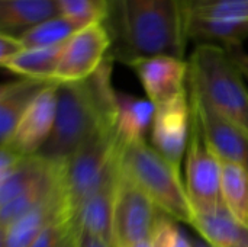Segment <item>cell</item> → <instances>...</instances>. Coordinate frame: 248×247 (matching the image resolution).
Masks as SVG:
<instances>
[{
    "label": "cell",
    "instance_id": "cell-18",
    "mask_svg": "<svg viewBox=\"0 0 248 247\" xmlns=\"http://www.w3.org/2000/svg\"><path fill=\"white\" fill-rule=\"evenodd\" d=\"M61 166L62 163L46 160L39 154L25 156L13 170L0 178V205L51 178Z\"/></svg>",
    "mask_w": 248,
    "mask_h": 247
},
{
    "label": "cell",
    "instance_id": "cell-21",
    "mask_svg": "<svg viewBox=\"0 0 248 247\" xmlns=\"http://www.w3.org/2000/svg\"><path fill=\"white\" fill-rule=\"evenodd\" d=\"M221 194L225 208L248 224V173L240 166L222 162Z\"/></svg>",
    "mask_w": 248,
    "mask_h": 247
},
{
    "label": "cell",
    "instance_id": "cell-31",
    "mask_svg": "<svg viewBox=\"0 0 248 247\" xmlns=\"http://www.w3.org/2000/svg\"><path fill=\"white\" fill-rule=\"evenodd\" d=\"M58 247H78V243H77V236H76V231L74 229H71L67 236L62 239V242L60 243Z\"/></svg>",
    "mask_w": 248,
    "mask_h": 247
},
{
    "label": "cell",
    "instance_id": "cell-28",
    "mask_svg": "<svg viewBox=\"0 0 248 247\" xmlns=\"http://www.w3.org/2000/svg\"><path fill=\"white\" fill-rule=\"evenodd\" d=\"M25 156L19 154L9 146H0V178L13 170Z\"/></svg>",
    "mask_w": 248,
    "mask_h": 247
},
{
    "label": "cell",
    "instance_id": "cell-22",
    "mask_svg": "<svg viewBox=\"0 0 248 247\" xmlns=\"http://www.w3.org/2000/svg\"><path fill=\"white\" fill-rule=\"evenodd\" d=\"M80 29H83L81 25L60 15L39 23L19 38L25 48H54L65 45Z\"/></svg>",
    "mask_w": 248,
    "mask_h": 247
},
{
    "label": "cell",
    "instance_id": "cell-6",
    "mask_svg": "<svg viewBox=\"0 0 248 247\" xmlns=\"http://www.w3.org/2000/svg\"><path fill=\"white\" fill-rule=\"evenodd\" d=\"M192 108V127L186 150V191L195 211L225 207L221 194L222 162L209 144L196 109Z\"/></svg>",
    "mask_w": 248,
    "mask_h": 247
},
{
    "label": "cell",
    "instance_id": "cell-17",
    "mask_svg": "<svg viewBox=\"0 0 248 247\" xmlns=\"http://www.w3.org/2000/svg\"><path fill=\"white\" fill-rule=\"evenodd\" d=\"M60 15L58 0H0V33L19 38Z\"/></svg>",
    "mask_w": 248,
    "mask_h": 247
},
{
    "label": "cell",
    "instance_id": "cell-30",
    "mask_svg": "<svg viewBox=\"0 0 248 247\" xmlns=\"http://www.w3.org/2000/svg\"><path fill=\"white\" fill-rule=\"evenodd\" d=\"M76 231V230H74ZM76 236H77V243L78 247H115L112 243L103 240V239H99L96 236H92V234H87V233H80V231H76Z\"/></svg>",
    "mask_w": 248,
    "mask_h": 247
},
{
    "label": "cell",
    "instance_id": "cell-3",
    "mask_svg": "<svg viewBox=\"0 0 248 247\" xmlns=\"http://www.w3.org/2000/svg\"><path fill=\"white\" fill-rule=\"evenodd\" d=\"M187 89L215 112L248 130V89L224 47L198 44L187 58Z\"/></svg>",
    "mask_w": 248,
    "mask_h": 247
},
{
    "label": "cell",
    "instance_id": "cell-2",
    "mask_svg": "<svg viewBox=\"0 0 248 247\" xmlns=\"http://www.w3.org/2000/svg\"><path fill=\"white\" fill-rule=\"evenodd\" d=\"M113 60L108 57L90 77L58 83L54 131L38 153L46 160L64 163L97 131L118 121V90L112 84Z\"/></svg>",
    "mask_w": 248,
    "mask_h": 247
},
{
    "label": "cell",
    "instance_id": "cell-11",
    "mask_svg": "<svg viewBox=\"0 0 248 247\" xmlns=\"http://www.w3.org/2000/svg\"><path fill=\"white\" fill-rule=\"evenodd\" d=\"M190 105L196 109L203 131L221 162L243 167L248 173V130L215 112L196 93L189 90Z\"/></svg>",
    "mask_w": 248,
    "mask_h": 247
},
{
    "label": "cell",
    "instance_id": "cell-23",
    "mask_svg": "<svg viewBox=\"0 0 248 247\" xmlns=\"http://www.w3.org/2000/svg\"><path fill=\"white\" fill-rule=\"evenodd\" d=\"M190 19L248 20V0H190Z\"/></svg>",
    "mask_w": 248,
    "mask_h": 247
},
{
    "label": "cell",
    "instance_id": "cell-4",
    "mask_svg": "<svg viewBox=\"0 0 248 247\" xmlns=\"http://www.w3.org/2000/svg\"><path fill=\"white\" fill-rule=\"evenodd\" d=\"M121 170L157 205L179 223L192 226L195 210L180 170L164 159L147 140L119 143Z\"/></svg>",
    "mask_w": 248,
    "mask_h": 247
},
{
    "label": "cell",
    "instance_id": "cell-15",
    "mask_svg": "<svg viewBox=\"0 0 248 247\" xmlns=\"http://www.w3.org/2000/svg\"><path fill=\"white\" fill-rule=\"evenodd\" d=\"M51 83L55 82L22 77L0 87V146L9 143L26 111Z\"/></svg>",
    "mask_w": 248,
    "mask_h": 247
},
{
    "label": "cell",
    "instance_id": "cell-9",
    "mask_svg": "<svg viewBox=\"0 0 248 247\" xmlns=\"http://www.w3.org/2000/svg\"><path fill=\"white\" fill-rule=\"evenodd\" d=\"M190 127L192 108L189 92L171 102L155 106L154 121L150 131V144L179 170L187 150Z\"/></svg>",
    "mask_w": 248,
    "mask_h": 247
},
{
    "label": "cell",
    "instance_id": "cell-26",
    "mask_svg": "<svg viewBox=\"0 0 248 247\" xmlns=\"http://www.w3.org/2000/svg\"><path fill=\"white\" fill-rule=\"evenodd\" d=\"M73 229V221L68 215L54 218L36 237L31 247H58L67 233Z\"/></svg>",
    "mask_w": 248,
    "mask_h": 247
},
{
    "label": "cell",
    "instance_id": "cell-8",
    "mask_svg": "<svg viewBox=\"0 0 248 247\" xmlns=\"http://www.w3.org/2000/svg\"><path fill=\"white\" fill-rule=\"evenodd\" d=\"M110 45L112 39L105 23L80 29L62 48L55 82L73 83L90 77L108 58Z\"/></svg>",
    "mask_w": 248,
    "mask_h": 247
},
{
    "label": "cell",
    "instance_id": "cell-7",
    "mask_svg": "<svg viewBox=\"0 0 248 247\" xmlns=\"http://www.w3.org/2000/svg\"><path fill=\"white\" fill-rule=\"evenodd\" d=\"M161 213L119 167L113 205V246L131 247L150 240Z\"/></svg>",
    "mask_w": 248,
    "mask_h": 247
},
{
    "label": "cell",
    "instance_id": "cell-5",
    "mask_svg": "<svg viewBox=\"0 0 248 247\" xmlns=\"http://www.w3.org/2000/svg\"><path fill=\"white\" fill-rule=\"evenodd\" d=\"M118 172L119 137L115 125L97 131L64 162L62 189L71 218L83 201L113 179Z\"/></svg>",
    "mask_w": 248,
    "mask_h": 247
},
{
    "label": "cell",
    "instance_id": "cell-20",
    "mask_svg": "<svg viewBox=\"0 0 248 247\" xmlns=\"http://www.w3.org/2000/svg\"><path fill=\"white\" fill-rule=\"evenodd\" d=\"M62 48L64 45L54 48H25L19 55L4 64L3 68L23 79L55 82Z\"/></svg>",
    "mask_w": 248,
    "mask_h": 247
},
{
    "label": "cell",
    "instance_id": "cell-33",
    "mask_svg": "<svg viewBox=\"0 0 248 247\" xmlns=\"http://www.w3.org/2000/svg\"><path fill=\"white\" fill-rule=\"evenodd\" d=\"M209 247H211V246H209Z\"/></svg>",
    "mask_w": 248,
    "mask_h": 247
},
{
    "label": "cell",
    "instance_id": "cell-14",
    "mask_svg": "<svg viewBox=\"0 0 248 247\" xmlns=\"http://www.w3.org/2000/svg\"><path fill=\"white\" fill-rule=\"evenodd\" d=\"M118 176L119 172L113 179L83 201L73 217V229L76 231L96 236L113 245L112 227Z\"/></svg>",
    "mask_w": 248,
    "mask_h": 247
},
{
    "label": "cell",
    "instance_id": "cell-25",
    "mask_svg": "<svg viewBox=\"0 0 248 247\" xmlns=\"http://www.w3.org/2000/svg\"><path fill=\"white\" fill-rule=\"evenodd\" d=\"M150 242L153 247H193L179 229L177 221L164 213L160 214Z\"/></svg>",
    "mask_w": 248,
    "mask_h": 247
},
{
    "label": "cell",
    "instance_id": "cell-32",
    "mask_svg": "<svg viewBox=\"0 0 248 247\" xmlns=\"http://www.w3.org/2000/svg\"><path fill=\"white\" fill-rule=\"evenodd\" d=\"M131 247H153V245H151V242H150V240H145V242L137 243V245H134V246H131Z\"/></svg>",
    "mask_w": 248,
    "mask_h": 247
},
{
    "label": "cell",
    "instance_id": "cell-24",
    "mask_svg": "<svg viewBox=\"0 0 248 247\" xmlns=\"http://www.w3.org/2000/svg\"><path fill=\"white\" fill-rule=\"evenodd\" d=\"M61 15L83 28L103 23L108 16V0H58Z\"/></svg>",
    "mask_w": 248,
    "mask_h": 247
},
{
    "label": "cell",
    "instance_id": "cell-19",
    "mask_svg": "<svg viewBox=\"0 0 248 247\" xmlns=\"http://www.w3.org/2000/svg\"><path fill=\"white\" fill-rule=\"evenodd\" d=\"M155 105L148 99L118 92V121L116 130L121 144L147 140L151 131Z\"/></svg>",
    "mask_w": 248,
    "mask_h": 247
},
{
    "label": "cell",
    "instance_id": "cell-29",
    "mask_svg": "<svg viewBox=\"0 0 248 247\" xmlns=\"http://www.w3.org/2000/svg\"><path fill=\"white\" fill-rule=\"evenodd\" d=\"M228 51V54L231 55V58L234 60V63L238 66V68L241 70L243 76L248 80V52L244 51L243 45H232V47H227L225 48Z\"/></svg>",
    "mask_w": 248,
    "mask_h": 247
},
{
    "label": "cell",
    "instance_id": "cell-27",
    "mask_svg": "<svg viewBox=\"0 0 248 247\" xmlns=\"http://www.w3.org/2000/svg\"><path fill=\"white\" fill-rule=\"evenodd\" d=\"M25 49L20 38L9 35V33H0V64L1 67L7 64L10 60H13L16 55H19Z\"/></svg>",
    "mask_w": 248,
    "mask_h": 247
},
{
    "label": "cell",
    "instance_id": "cell-16",
    "mask_svg": "<svg viewBox=\"0 0 248 247\" xmlns=\"http://www.w3.org/2000/svg\"><path fill=\"white\" fill-rule=\"evenodd\" d=\"M192 227L211 247H248V224L237 220L225 207L195 211Z\"/></svg>",
    "mask_w": 248,
    "mask_h": 247
},
{
    "label": "cell",
    "instance_id": "cell-1",
    "mask_svg": "<svg viewBox=\"0 0 248 247\" xmlns=\"http://www.w3.org/2000/svg\"><path fill=\"white\" fill-rule=\"evenodd\" d=\"M103 22L112 45L108 57L134 63L170 55L186 60L190 41V0H108Z\"/></svg>",
    "mask_w": 248,
    "mask_h": 247
},
{
    "label": "cell",
    "instance_id": "cell-13",
    "mask_svg": "<svg viewBox=\"0 0 248 247\" xmlns=\"http://www.w3.org/2000/svg\"><path fill=\"white\" fill-rule=\"evenodd\" d=\"M60 215H68L71 218L65 204L64 189L13 221L10 226L0 229V247H31L41 231Z\"/></svg>",
    "mask_w": 248,
    "mask_h": 247
},
{
    "label": "cell",
    "instance_id": "cell-10",
    "mask_svg": "<svg viewBox=\"0 0 248 247\" xmlns=\"http://www.w3.org/2000/svg\"><path fill=\"white\" fill-rule=\"evenodd\" d=\"M138 76L147 99L155 106L174 100L187 92V58L157 55L131 66Z\"/></svg>",
    "mask_w": 248,
    "mask_h": 247
},
{
    "label": "cell",
    "instance_id": "cell-12",
    "mask_svg": "<svg viewBox=\"0 0 248 247\" xmlns=\"http://www.w3.org/2000/svg\"><path fill=\"white\" fill-rule=\"evenodd\" d=\"M57 87L51 83L31 105L7 144L22 156H35L49 140L57 118Z\"/></svg>",
    "mask_w": 248,
    "mask_h": 247
}]
</instances>
